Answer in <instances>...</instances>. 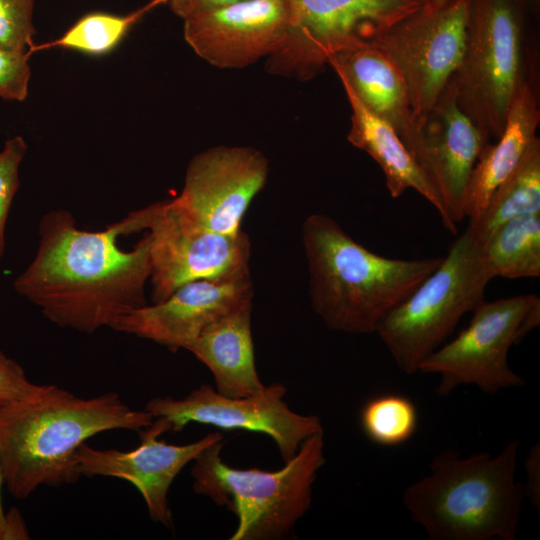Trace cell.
Listing matches in <instances>:
<instances>
[{
	"instance_id": "f1b7e54d",
	"label": "cell",
	"mask_w": 540,
	"mask_h": 540,
	"mask_svg": "<svg viewBox=\"0 0 540 540\" xmlns=\"http://www.w3.org/2000/svg\"><path fill=\"white\" fill-rule=\"evenodd\" d=\"M36 385L18 362L0 350V407L26 397Z\"/></svg>"
},
{
	"instance_id": "277c9868",
	"label": "cell",
	"mask_w": 540,
	"mask_h": 540,
	"mask_svg": "<svg viewBox=\"0 0 540 540\" xmlns=\"http://www.w3.org/2000/svg\"><path fill=\"white\" fill-rule=\"evenodd\" d=\"M519 440L496 455L437 454L402 502L430 540H515L525 495L515 478Z\"/></svg>"
},
{
	"instance_id": "44dd1931",
	"label": "cell",
	"mask_w": 540,
	"mask_h": 540,
	"mask_svg": "<svg viewBox=\"0 0 540 540\" xmlns=\"http://www.w3.org/2000/svg\"><path fill=\"white\" fill-rule=\"evenodd\" d=\"M341 84L351 108L348 142L366 152L380 166L392 198L400 197L408 189L417 191L435 207L443 224L445 213L441 199L398 134L371 112L346 83L341 81Z\"/></svg>"
},
{
	"instance_id": "3957f363",
	"label": "cell",
	"mask_w": 540,
	"mask_h": 540,
	"mask_svg": "<svg viewBox=\"0 0 540 540\" xmlns=\"http://www.w3.org/2000/svg\"><path fill=\"white\" fill-rule=\"evenodd\" d=\"M301 233L312 307L328 328L345 333H376L443 259L378 255L326 214L309 215Z\"/></svg>"
},
{
	"instance_id": "836d02e7",
	"label": "cell",
	"mask_w": 540,
	"mask_h": 540,
	"mask_svg": "<svg viewBox=\"0 0 540 540\" xmlns=\"http://www.w3.org/2000/svg\"><path fill=\"white\" fill-rule=\"evenodd\" d=\"M457 0H422L424 7L430 10H437L444 8Z\"/></svg>"
},
{
	"instance_id": "484cf974",
	"label": "cell",
	"mask_w": 540,
	"mask_h": 540,
	"mask_svg": "<svg viewBox=\"0 0 540 540\" xmlns=\"http://www.w3.org/2000/svg\"><path fill=\"white\" fill-rule=\"evenodd\" d=\"M34 0H0V47L25 52L33 45Z\"/></svg>"
},
{
	"instance_id": "7c38bea8",
	"label": "cell",
	"mask_w": 540,
	"mask_h": 540,
	"mask_svg": "<svg viewBox=\"0 0 540 540\" xmlns=\"http://www.w3.org/2000/svg\"><path fill=\"white\" fill-rule=\"evenodd\" d=\"M285 394L286 388L281 383L264 385L258 392L244 397L224 396L212 386L202 384L183 398H152L144 409L154 418H163L174 433L195 422L266 434L287 462L307 438L322 433L323 427L318 416L292 411L283 400Z\"/></svg>"
},
{
	"instance_id": "5b68a950",
	"label": "cell",
	"mask_w": 540,
	"mask_h": 540,
	"mask_svg": "<svg viewBox=\"0 0 540 540\" xmlns=\"http://www.w3.org/2000/svg\"><path fill=\"white\" fill-rule=\"evenodd\" d=\"M529 0H470L465 48L450 78L460 108L491 142L522 84L539 77Z\"/></svg>"
},
{
	"instance_id": "5bb4252c",
	"label": "cell",
	"mask_w": 540,
	"mask_h": 540,
	"mask_svg": "<svg viewBox=\"0 0 540 540\" xmlns=\"http://www.w3.org/2000/svg\"><path fill=\"white\" fill-rule=\"evenodd\" d=\"M170 425L158 417L138 431L141 443L130 451L97 449L83 443L76 457L82 476L116 477L131 483L143 497L151 520L173 527L169 489L181 470L207 447L223 440L221 433H209L185 445L169 444L159 436Z\"/></svg>"
},
{
	"instance_id": "4316f807",
	"label": "cell",
	"mask_w": 540,
	"mask_h": 540,
	"mask_svg": "<svg viewBox=\"0 0 540 540\" xmlns=\"http://www.w3.org/2000/svg\"><path fill=\"white\" fill-rule=\"evenodd\" d=\"M27 148L23 137L16 136L7 140L0 151V259L5 251L7 218L20 185L19 168Z\"/></svg>"
},
{
	"instance_id": "30bf717a",
	"label": "cell",
	"mask_w": 540,
	"mask_h": 540,
	"mask_svg": "<svg viewBox=\"0 0 540 540\" xmlns=\"http://www.w3.org/2000/svg\"><path fill=\"white\" fill-rule=\"evenodd\" d=\"M142 209L150 237L152 303L162 302L190 282L250 277V240L242 230L223 234L207 229L173 200Z\"/></svg>"
},
{
	"instance_id": "ac0fdd59",
	"label": "cell",
	"mask_w": 540,
	"mask_h": 540,
	"mask_svg": "<svg viewBox=\"0 0 540 540\" xmlns=\"http://www.w3.org/2000/svg\"><path fill=\"white\" fill-rule=\"evenodd\" d=\"M328 65L371 112L395 130L414 158L420 144V126L394 65L371 46L338 53Z\"/></svg>"
},
{
	"instance_id": "d6a6232c",
	"label": "cell",
	"mask_w": 540,
	"mask_h": 540,
	"mask_svg": "<svg viewBox=\"0 0 540 540\" xmlns=\"http://www.w3.org/2000/svg\"><path fill=\"white\" fill-rule=\"evenodd\" d=\"M3 485H5V479L2 466L0 464V540H6V533L8 528V516L7 513L4 511L2 504L1 490Z\"/></svg>"
},
{
	"instance_id": "8fae6325",
	"label": "cell",
	"mask_w": 540,
	"mask_h": 540,
	"mask_svg": "<svg viewBox=\"0 0 540 540\" xmlns=\"http://www.w3.org/2000/svg\"><path fill=\"white\" fill-rule=\"evenodd\" d=\"M470 0L426 7L382 31L369 46L397 69L417 121L434 106L463 57Z\"/></svg>"
},
{
	"instance_id": "e0dca14e",
	"label": "cell",
	"mask_w": 540,
	"mask_h": 540,
	"mask_svg": "<svg viewBox=\"0 0 540 540\" xmlns=\"http://www.w3.org/2000/svg\"><path fill=\"white\" fill-rule=\"evenodd\" d=\"M250 277L187 283L159 303L146 304L121 317L113 330L151 340L172 352L188 349L217 318L252 303Z\"/></svg>"
},
{
	"instance_id": "603a6c76",
	"label": "cell",
	"mask_w": 540,
	"mask_h": 540,
	"mask_svg": "<svg viewBox=\"0 0 540 540\" xmlns=\"http://www.w3.org/2000/svg\"><path fill=\"white\" fill-rule=\"evenodd\" d=\"M483 247L497 277H539L540 213L508 220L493 232Z\"/></svg>"
},
{
	"instance_id": "4fadbf2b",
	"label": "cell",
	"mask_w": 540,
	"mask_h": 540,
	"mask_svg": "<svg viewBox=\"0 0 540 540\" xmlns=\"http://www.w3.org/2000/svg\"><path fill=\"white\" fill-rule=\"evenodd\" d=\"M268 173L267 158L253 147H212L191 159L182 192L172 200L203 227L237 234L249 205L264 188Z\"/></svg>"
},
{
	"instance_id": "1f68e13d",
	"label": "cell",
	"mask_w": 540,
	"mask_h": 540,
	"mask_svg": "<svg viewBox=\"0 0 540 540\" xmlns=\"http://www.w3.org/2000/svg\"><path fill=\"white\" fill-rule=\"evenodd\" d=\"M7 516L6 540L29 539V533L20 512L16 508H12L7 512Z\"/></svg>"
},
{
	"instance_id": "7402d4cb",
	"label": "cell",
	"mask_w": 540,
	"mask_h": 540,
	"mask_svg": "<svg viewBox=\"0 0 540 540\" xmlns=\"http://www.w3.org/2000/svg\"><path fill=\"white\" fill-rule=\"evenodd\" d=\"M540 213V139L491 194L484 210L468 226L483 244L508 220Z\"/></svg>"
},
{
	"instance_id": "f546056e",
	"label": "cell",
	"mask_w": 540,
	"mask_h": 540,
	"mask_svg": "<svg viewBox=\"0 0 540 540\" xmlns=\"http://www.w3.org/2000/svg\"><path fill=\"white\" fill-rule=\"evenodd\" d=\"M242 0H169L172 12L183 21Z\"/></svg>"
},
{
	"instance_id": "9c48e42d",
	"label": "cell",
	"mask_w": 540,
	"mask_h": 540,
	"mask_svg": "<svg viewBox=\"0 0 540 540\" xmlns=\"http://www.w3.org/2000/svg\"><path fill=\"white\" fill-rule=\"evenodd\" d=\"M292 22L267 58L273 75L310 80L341 52L369 46L386 28L423 7L422 0H290Z\"/></svg>"
},
{
	"instance_id": "52a82bcc",
	"label": "cell",
	"mask_w": 540,
	"mask_h": 540,
	"mask_svg": "<svg viewBox=\"0 0 540 540\" xmlns=\"http://www.w3.org/2000/svg\"><path fill=\"white\" fill-rule=\"evenodd\" d=\"M497 277L469 226L449 246L438 267L379 324L376 333L405 374L453 333L461 317L484 300Z\"/></svg>"
},
{
	"instance_id": "6da1fadb",
	"label": "cell",
	"mask_w": 540,
	"mask_h": 540,
	"mask_svg": "<svg viewBox=\"0 0 540 540\" xmlns=\"http://www.w3.org/2000/svg\"><path fill=\"white\" fill-rule=\"evenodd\" d=\"M135 223L129 213L103 230L87 231L69 211L47 212L39 223L36 253L14 280V290L58 327L87 334L113 328L147 304L149 234L130 251L117 243L137 232Z\"/></svg>"
},
{
	"instance_id": "ba28073f",
	"label": "cell",
	"mask_w": 540,
	"mask_h": 540,
	"mask_svg": "<svg viewBox=\"0 0 540 540\" xmlns=\"http://www.w3.org/2000/svg\"><path fill=\"white\" fill-rule=\"evenodd\" d=\"M472 313L468 326L419 366L418 372L440 376L435 388L439 396H447L461 385L497 394L525 383L509 366L508 352L540 324V298L520 294L483 300Z\"/></svg>"
},
{
	"instance_id": "d4e9b609",
	"label": "cell",
	"mask_w": 540,
	"mask_h": 540,
	"mask_svg": "<svg viewBox=\"0 0 540 540\" xmlns=\"http://www.w3.org/2000/svg\"><path fill=\"white\" fill-rule=\"evenodd\" d=\"M360 423L372 442L381 446H398L416 432L417 408L403 395L382 394L366 402L361 410Z\"/></svg>"
},
{
	"instance_id": "4dcf8cb0",
	"label": "cell",
	"mask_w": 540,
	"mask_h": 540,
	"mask_svg": "<svg viewBox=\"0 0 540 540\" xmlns=\"http://www.w3.org/2000/svg\"><path fill=\"white\" fill-rule=\"evenodd\" d=\"M526 485L525 495L539 511L540 505V446L539 443L531 447L525 461Z\"/></svg>"
},
{
	"instance_id": "9a60e30c",
	"label": "cell",
	"mask_w": 540,
	"mask_h": 540,
	"mask_svg": "<svg viewBox=\"0 0 540 540\" xmlns=\"http://www.w3.org/2000/svg\"><path fill=\"white\" fill-rule=\"evenodd\" d=\"M291 22L290 0H242L184 20V38L212 66L239 69L276 52Z\"/></svg>"
},
{
	"instance_id": "d6986e66",
	"label": "cell",
	"mask_w": 540,
	"mask_h": 540,
	"mask_svg": "<svg viewBox=\"0 0 540 540\" xmlns=\"http://www.w3.org/2000/svg\"><path fill=\"white\" fill-rule=\"evenodd\" d=\"M539 77L525 81L513 97L502 134L481 150L466 188L463 212L469 221L484 210L497 186L516 168L538 138Z\"/></svg>"
},
{
	"instance_id": "8992f818",
	"label": "cell",
	"mask_w": 540,
	"mask_h": 540,
	"mask_svg": "<svg viewBox=\"0 0 540 540\" xmlns=\"http://www.w3.org/2000/svg\"><path fill=\"white\" fill-rule=\"evenodd\" d=\"M222 446L218 441L193 460V490L234 512L238 525L231 540L287 536L311 507L313 484L325 463L323 432L307 438L276 471L233 468L221 459Z\"/></svg>"
},
{
	"instance_id": "e575fe53",
	"label": "cell",
	"mask_w": 540,
	"mask_h": 540,
	"mask_svg": "<svg viewBox=\"0 0 540 540\" xmlns=\"http://www.w3.org/2000/svg\"><path fill=\"white\" fill-rule=\"evenodd\" d=\"M529 2L534 14L538 17L540 13V0H529Z\"/></svg>"
},
{
	"instance_id": "2e32d148",
	"label": "cell",
	"mask_w": 540,
	"mask_h": 540,
	"mask_svg": "<svg viewBox=\"0 0 540 540\" xmlns=\"http://www.w3.org/2000/svg\"><path fill=\"white\" fill-rule=\"evenodd\" d=\"M420 144L414 160L437 191L444 227L457 233L471 172L490 141L460 108L448 82L432 109L419 120Z\"/></svg>"
},
{
	"instance_id": "7a4b0ae2",
	"label": "cell",
	"mask_w": 540,
	"mask_h": 540,
	"mask_svg": "<svg viewBox=\"0 0 540 540\" xmlns=\"http://www.w3.org/2000/svg\"><path fill=\"white\" fill-rule=\"evenodd\" d=\"M153 420L116 392L83 398L55 384H37L26 397L0 407L6 489L23 500L42 485L75 483L82 476L76 453L86 440L110 430L138 432Z\"/></svg>"
},
{
	"instance_id": "ffe728a7",
	"label": "cell",
	"mask_w": 540,
	"mask_h": 540,
	"mask_svg": "<svg viewBox=\"0 0 540 540\" xmlns=\"http://www.w3.org/2000/svg\"><path fill=\"white\" fill-rule=\"evenodd\" d=\"M252 303L211 322L188 349L211 371L216 391L244 397L263 388L259 379L251 332Z\"/></svg>"
},
{
	"instance_id": "83f0119b",
	"label": "cell",
	"mask_w": 540,
	"mask_h": 540,
	"mask_svg": "<svg viewBox=\"0 0 540 540\" xmlns=\"http://www.w3.org/2000/svg\"><path fill=\"white\" fill-rule=\"evenodd\" d=\"M29 51L20 52L0 47V98L23 101L28 95L30 80Z\"/></svg>"
},
{
	"instance_id": "cb8c5ba5",
	"label": "cell",
	"mask_w": 540,
	"mask_h": 540,
	"mask_svg": "<svg viewBox=\"0 0 540 540\" xmlns=\"http://www.w3.org/2000/svg\"><path fill=\"white\" fill-rule=\"evenodd\" d=\"M169 0H150L142 7L117 15L103 11L89 12L80 17L62 36L50 42L33 45L32 54L49 48H64L88 55H104L114 50L129 31L149 12Z\"/></svg>"
}]
</instances>
